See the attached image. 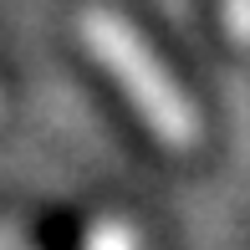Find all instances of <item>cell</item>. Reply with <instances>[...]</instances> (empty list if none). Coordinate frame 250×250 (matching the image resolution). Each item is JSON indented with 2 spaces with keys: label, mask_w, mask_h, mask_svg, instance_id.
<instances>
[{
  "label": "cell",
  "mask_w": 250,
  "mask_h": 250,
  "mask_svg": "<svg viewBox=\"0 0 250 250\" xmlns=\"http://www.w3.org/2000/svg\"><path fill=\"white\" fill-rule=\"evenodd\" d=\"M77 36H82L87 56L112 77V87L128 97V107L143 118V128H148L164 148H174V153L194 148L199 143L194 102H189V92L179 87V77L164 66V56L153 51V41L143 36L133 21H123L118 10H107V5H92L77 21Z\"/></svg>",
  "instance_id": "cell-1"
},
{
  "label": "cell",
  "mask_w": 250,
  "mask_h": 250,
  "mask_svg": "<svg viewBox=\"0 0 250 250\" xmlns=\"http://www.w3.org/2000/svg\"><path fill=\"white\" fill-rule=\"evenodd\" d=\"M82 250H143V230L133 220H118V214H107V220H97L92 230H87Z\"/></svg>",
  "instance_id": "cell-2"
},
{
  "label": "cell",
  "mask_w": 250,
  "mask_h": 250,
  "mask_svg": "<svg viewBox=\"0 0 250 250\" xmlns=\"http://www.w3.org/2000/svg\"><path fill=\"white\" fill-rule=\"evenodd\" d=\"M220 10H225V31L250 51V0H220Z\"/></svg>",
  "instance_id": "cell-3"
},
{
  "label": "cell",
  "mask_w": 250,
  "mask_h": 250,
  "mask_svg": "<svg viewBox=\"0 0 250 250\" xmlns=\"http://www.w3.org/2000/svg\"><path fill=\"white\" fill-rule=\"evenodd\" d=\"M0 118H5V92H0Z\"/></svg>",
  "instance_id": "cell-4"
}]
</instances>
